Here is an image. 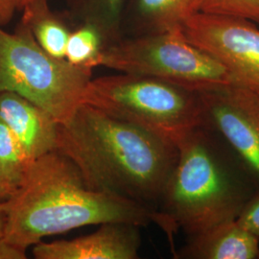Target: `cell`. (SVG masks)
I'll return each mask as SVG.
<instances>
[{
    "mask_svg": "<svg viewBox=\"0 0 259 259\" xmlns=\"http://www.w3.org/2000/svg\"><path fill=\"white\" fill-rule=\"evenodd\" d=\"M107 47L108 45L97 28L90 23H81L70 34L65 60L75 66L93 69L99 66L103 51Z\"/></svg>",
    "mask_w": 259,
    "mask_h": 259,
    "instance_id": "2e32d148",
    "label": "cell"
},
{
    "mask_svg": "<svg viewBox=\"0 0 259 259\" xmlns=\"http://www.w3.org/2000/svg\"><path fill=\"white\" fill-rule=\"evenodd\" d=\"M192 14V0H132L129 10L132 36L180 33Z\"/></svg>",
    "mask_w": 259,
    "mask_h": 259,
    "instance_id": "7c38bea8",
    "label": "cell"
},
{
    "mask_svg": "<svg viewBox=\"0 0 259 259\" xmlns=\"http://www.w3.org/2000/svg\"><path fill=\"white\" fill-rule=\"evenodd\" d=\"M19 10H21L19 0H0V26L8 25Z\"/></svg>",
    "mask_w": 259,
    "mask_h": 259,
    "instance_id": "d6986e66",
    "label": "cell"
},
{
    "mask_svg": "<svg viewBox=\"0 0 259 259\" xmlns=\"http://www.w3.org/2000/svg\"><path fill=\"white\" fill-rule=\"evenodd\" d=\"M26 250L19 248L0 237V259H26Z\"/></svg>",
    "mask_w": 259,
    "mask_h": 259,
    "instance_id": "ffe728a7",
    "label": "cell"
},
{
    "mask_svg": "<svg viewBox=\"0 0 259 259\" xmlns=\"http://www.w3.org/2000/svg\"><path fill=\"white\" fill-rule=\"evenodd\" d=\"M0 119L18 139L31 163L57 151L59 123L48 111L23 96L0 93Z\"/></svg>",
    "mask_w": 259,
    "mask_h": 259,
    "instance_id": "30bf717a",
    "label": "cell"
},
{
    "mask_svg": "<svg viewBox=\"0 0 259 259\" xmlns=\"http://www.w3.org/2000/svg\"><path fill=\"white\" fill-rule=\"evenodd\" d=\"M139 228L130 223H105L92 234L71 240L40 241L32 252L37 259H137Z\"/></svg>",
    "mask_w": 259,
    "mask_h": 259,
    "instance_id": "9c48e42d",
    "label": "cell"
},
{
    "mask_svg": "<svg viewBox=\"0 0 259 259\" xmlns=\"http://www.w3.org/2000/svg\"><path fill=\"white\" fill-rule=\"evenodd\" d=\"M30 164L18 139L0 119V188L5 199L19 187Z\"/></svg>",
    "mask_w": 259,
    "mask_h": 259,
    "instance_id": "9a60e30c",
    "label": "cell"
},
{
    "mask_svg": "<svg viewBox=\"0 0 259 259\" xmlns=\"http://www.w3.org/2000/svg\"><path fill=\"white\" fill-rule=\"evenodd\" d=\"M3 238L27 250L42 238L105 223L148 226L157 210L129 198L95 190L59 151L34 160L19 187L3 200Z\"/></svg>",
    "mask_w": 259,
    "mask_h": 259,
    "instance_id": "7a4b0ae2",
    "label": "cell"
},
{
    "mask_svg": "<svg viewBox=\"0 0 259 259\" xmlns=\"http://www.w3.org/2000/svg\"><path fill=\"white\" fill-rule=\"evenodd\" d=\"M5 221H6V216H5V211L3 207V200H0V237H2L4 233Z\"/></svg>",
    "mask_w": 259,
    "mask_h": 259,
    "instance_id": "44dd1931",
    "label": "cell"
},
{
    "mask_svg": "<svg viewBox=\"0 0 259 259\" xmlns=\"http://www.w3.org/2000/svg\"><path fill=\"white\" fill-rule=\"evenodd\" d=\"M20 22L31 31L38 46L48 55L65 60L67 42L72 32L65 17L50 9L47 0H33L23 9Z\"/></svg>",
    "mask_w": 259,
    "mask_h": 259,
    "instance_id": "4fadbf2b",
    "label": "cell"
},
{
    "mask_svg": "<svg viewBox=\"0 0 259 259\" xmlns=\"http://www.w3.org/2000/svg\"><path fill=\"white\" fill-rule=\"evenodd\" d=\"M68 15L81 23L97 28L108 47L123 37L122 19L124 0H67Z\"/></svg>",
    "mask_w": 259,
    "mask_h": 259,
    "instance_id": "5bb4252c",
    "label": "cell"
},
{
    "mask_svg": "<svg viewBox=\"0 0 259 259\" xmlns=\"http://www.w3.org/2000/svg\"><path fill=\"white\" fill-rule=\"evenodd\" d=\"M255 93H256V95H257V98H258L259 100V91H254Z\"/></svg>",
    "mask_w": 259,
    "mask_h": 259,
    "instance_id": "cb8c5ba5",
    "label": "cell"
},
{
    "mask_svg": "<svg viewBox=\"0 0 259 259\" xmlns=\"http://www.w3.org/2000/svg\"><path fill=\"white\" fill-rule=\"evenodd\" d=\"M57 151L90 187L157 209L175 167V143L82 103L59 123Z\"/></svg>",
    "mask_w": 259,
    "mask_h": 259,
    "instance_id": "6da1fadb",
    "label": "cell"
},
{
    "mask_svg": "<svg viewBox=\"0 0 259 259\" xmlns=\"http://www.w3.org/2000/svg\"><path fill=\"white\" fill-rule=\"evenodd\" d=\"M208 125L248 169L259 189V100L241 84L200 92Z\"/></svg>",
    "mask_w": 259,
    "mask_h": 259,
    "instance_id": "ba28073f",
    "label": "cell"
},
{
    "mask_svg": "<svg viewBox=\"0 0 259 259\" xmlns=\"http://www.w3.org/2000/svg\"><path fill=\"white\" fill-rule=\"evenodd\" d=\"M31 1H33V0H19L20 5H21V10L23 9V7H24L27 3L31 2Z\"/></svg>",
    "mask_w": 259,
    "mask_h": 259,
    "instance_id": "7402d4cb",
    "label": "cell"
},
{
    "mask_svg": "<svg viewBox=\"0 0 259 259\" xmlns=\"http://www.w3.org/2000/svg\"><path fill=\"white\" fill-rule=\"evenodd\" d=\"M92 78L93 69L48 55L21 22L13 33L0 26V93H17L65 123Z\"/></svg>",
    "mask_w": 259,
    "mask_h": 259,
    "instance_id": "5b68a950",
    "label": "cell"
},
{
    "mask_svg": "<svg viewBox=\"0 0 259 259\" xmlns=\"http://www.w3.org/2000/svg\"><path fill=\"white\" fill-rule=\"evenodd\" d=\"M174 256L183 259H259V239L237 220H232L188 236L186 244Z\"/></svg>",
    "mask_w": 259,
    "mask_h": 259,
    "instance_id": "8fae6325",
    "label": "cell"
},
{
    "mask_svg": "<svg viewBox=\"0 0 259 259\" xmlns=\"http://www.w3.org/2000/svg\"><path fill=\"white\" fill-rule=\"evenodd\" d=\"M0 200H5V195L2 192L1 188H0Z\"/></svg>",
    "mask_w": 259,
    "mask_h": 259,
    "instance_id": "603a6c76",
    "label": "cell"
},
{
    "mask_svg": "<svg viewBox=\"0 0 259 259\" xmlns=\"http://www.w3.org/2000/svg\"><path fill=\"white\" fill-rule=\"evenodd\" d=\"M99 65L156 77L196 93L237 83L217 60L181 33L123 37L103 51Z\"/></svg>",
    "mask_w": 259,
    "mask_h": 259,
    "instance_id": "8992f818",
    "label": "cell"
},
{
    "mask_svg": "<svg viewBox=\"0 0 259 259\" xmlns=\"http://www.w3.org/2000/svg\"><path fill=\"white\" fill-rule=\"evenodd\" d=\"M236 220L259 239V192L250 199Z\"/></svg>",
    "mask_w": 259,
    "mask_h": 259,
    "instance_id": "ac0fdd59",
    "label": "cell"
},
{
    "mask_svg": "<svg viewBox=\"0 0 259 259\" xmlns=\"http://www.w3.org/2000/svg\"><path fill=\"white\" fill-rule=\"evenodd\" d=\"M180 33L217 60L238 84L259 91V29L254 22L237 17L192 13Z\"/></svg>",
    "mask_w": 259,
    "mask_h": 259,
    "instance_id": "52a82bcc",
    "label": "cell"
},
{
    "mask_svg": "<svg viewBox=\"0 0 259 259\" xmlns=\"http://www.w3.org/2000/svg\"><path fill=\"white\" fill-rule=\"evenodd\" d=\"M192 13L237 17L259 24V0H192Z\"/></svg>",
    "mask_w": 259,
    "mask_h": 259,
    "instance_id": "e0dca14e",
    "label": "cell"
},
{
    "mask_svg": "<svg viewBox=\"0 0 259 259\" xmlns=\"http://www.w3.org/2000/svg\"><path fill=\"white\" fill-rule=\"evenodd\" d=\"M83 103L177 143L207 124L199 93L147 75L121 72L93 79Z\"/></svg>",
    "mask_w": 259,
    "mask_h": 259,
    "instance_id": "277c9868",
    "label": "cell"
},
{
    "mask_svg": "<svg viewBox=\"0 0 259 259\" xmlns=\"http://www.w3.org/2000/svg\"><path fill=\"white\" fill-rule=\"evenodd\" d=\"M176 164L157 206V225L173 236H187L236 220L259 192L248 169L208 123L177 143Z\"/></svg>",
    "mask_w": 259,
    "mask_h": 259,
    "instance_id": "3957f363",
    "label": "cell"
}]
</instances>
